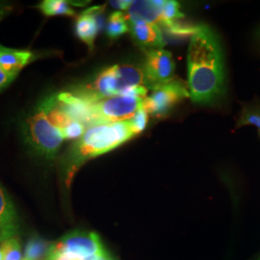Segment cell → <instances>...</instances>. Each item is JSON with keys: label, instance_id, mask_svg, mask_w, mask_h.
I'll list each match as a JSON object with an SVG mask.
<instances>
[{"label": "cell", "instance_id": "cell-8", "mask_svg": "<svg viewBox=\"0 0 260 260\" xmlns=\"http://www.w3.org/2000/svg\"><path fill=\"white\" fill-rule=\"evenodd\" d=\"M145 54L146 60L143 69L146 86L149 90L175 78L176 63L171 52L160 48L145 50Z\"/></svg>", "mask_w": 260, "mask_h": 260}, {"label": "cell", "instance_id": "cell-17", "mask_svg": "<svg viewBox=\"0 0 260 260\" xmlns=\"http://www.w3.org/2000/svg\"><path fill=\"white\" fill-rule=\"evenodd\" d=\"M254 125L260 135V105H248L243 108L237 126Z\"/></svg>", "mask_w": 260, "mask_h": 260}, {"label": "cell", "instance_id": "cell-9", "mask_svg": "<svg viewBox=\"0 0 260 260\" xmlns=\"http://www.w3.org/2000/svg\"><path fill=\"white\" fill-rule=\"evenodd\" d=\"M164 1H132L124 13L128 24L146 22L165 28L166 19L163 16Z\"/></svg>", "mask_w": 260, "mask_h": 260}, {"label": "cell", "instance_id": "cell-3", "mask_svg": "<svg viewBox=\"0 0 260 260\" xmlns=\"http://www.w3.org/2000/svg\"><path fill=\"white\" fill-rule=\"evenodd\" d=\"M142 86H146L143 67L124 64L103 70L92 83L73 93L89 101H96L125 94L131 89Z\"/></svg>", "mask_w": 260, "mask_h": 260}, {"label": "cell", "instance_id": "cell-21", "mask_svg": "<svg viewBox=\"0 0 260 260\" xmlns=\"http://www.w3.org/2000/svg\"><path fill=\"white\" fill-rule=\"evenodd\" d=\"M132 1H110L112 6L117 8L120 12H125L128 9Z\"/></svg>", "mask_w": 260, "mask_h": 260}, {"label": "cell", "instance_id": "cell-2", "mask_svg": "<svg viewBox=\"0 0 260 260\" xmlns=\"http://www.w3.org/2000/svg\"><path fill=\"white\" fill-rule=\"evenodd\" d=\"M137 135L130 120L89 126L60 160V174L66 187H70L75 174L87 161L111 151Z\"/></svg>", "mask_w": 260, "mask_h": 260}, {"label": "cell", "instance_id": "cell-13", "mask_svg": "<svg viewBox=\"0 0 260 260\" xmlns=\"http://www.w3.org/2000/svg\"><path fill=\"white\" fill-rule=\"evenodd\" d=\"M36 59L30 50L14 49L0 46V67L10 76L16 78L19 72Z\"/></svg>", "mask_w": 260, "mask_h": 260}, {"label": "cell", "instance_id": "cell-11", "mask_svg": "<svg viewBox=\"0 0 260 260\" xmlns=\"http://www.w3.org/2000/svg\"><path fill=\"white\" fill-rule=\"evenodd\" d=\"M19 232V216L15 205L3 186L0 184V241L17 238Z\"/></svg>", "mask_w": 260, "mask_h": 260}, {"label": "cell", "instance_id": "cell-6", "mask_svg": "<svg viewBox=\"0 0 260 260\" xmlns=\"http://www.w3.org/2000/svg\"><path fill=\"white\" fill-rule=\"evenodd\" d=\"M150 91L143 100V109L148 115L156 118L164 117L176 104L190 98L188 84L177 77L151 88Z\"/></svg>", "mask_w": 260, "mask_h": 260}, {"label": "cell", "instance_id": "cell-12", "mask_svg": "<svg viewBox=\"0 0 260 260\" xmlns=\"http://www.w3.org/2000/svg\"><path fill=\"white\" fill-rule=\"evenodd\" d=\"M128 33L136 45L144 50L160 49L165 46L161 28L151 23L138 22L129 24Z\"/></svg>", "mask_w": 260, "mask_h": 260}, {"label": "cell", "instance_id": "cell-5", "mask_svg": "<svg viewBox=\"0 0 260 260\" xmlns=\"http://www.w3.org/2000/svg\"><path fill=\"white\" fill-rule=\"evenodd\" d=\"M143 100L139 96L121 94L96 101H86L89 103L94 125L129 121L143 108Z\"/></svg>", "mask_w": 260, "mask_h": 260}, {"label": "cell", "instance_id": "cell-19", "mask_svg": "<svg viewBox=\"0 0 260 260\" xmlns=\"http://www.w3.org/2000/svg\"><path fill=\"white\" fill-rule=\"evenodd\" d=\"M148 113L145 111L143 108L140 110L130 121L134 127L137 134H140L143 130L145 129L147 123H148Z\"/></svg>", "mask_w": 260, "mask_h": 260}, {"label": "cell", "instance_id": "cell-22", "mask_svg": "<svg viewBox=\"0 0 260 260\" xmlns=\"http://www.w3.org/2000/svg\"><path fill=\"white\" fill-rule=\"evenodd\" d=\"M80 260H114L111 257V255L107 252V251H103L102 253L99 254H94V255H91L88 257H84Z\"/></svg>", "mask_w": 260, "mask_h": 260}, {"label": "cell", "instance_id": "cell-14", "mask_svg": "<svg viewBox=\"0 0 260 260\" xmlns=\"http://www.w3.org/2000/svg\"><path fill=\"white\" fill-rule=\"evenodd\" d=\"M45 16H69L75 17V11L71 8L70 2L64 0H44L37 6Z\"/></svg>", "mask_w": 260, "mask_h": 260}, {"label": "cell", "instance_id": "cell-1", "mask_svg": "<svg viewBox=\"0 0 260 260\" xmlns=\"http://www.w3.org/2000/svg\"><path fill=\"white\" fill-rule=\"evenodd\" d=\"M187 65L188 87L193 103L208 104L223 95V54L210 28L200 25L191 36Z\"/></svg>", "mask_w": 260, "mask_h": 260}, {"label": "cell", "instance_id": "cell-20", "mask_svg": "<svg viewBox=\"0 0 260 260\" xmlns=\"http://www.w3.org/2000/svg\"><path fill=\"white\" fill-rule=\"evenodd\" d=\"M15 78L10 76L9 75H7L3 69L0 67V91H2L3 89H5L8 85L13 82Z\"/></svg>", "mask_w": 260, "mask_h": 260}, {"label": "cell", "instance_id": "cell-10", "mask_svg": "<svg viewBox=\"0 0 260 260\" xmlns=\"http://www.w3.org/2000/svg\"><path fill=\"white\" fill-rule=\"evenodd\" d=\"M105 6H95L84 11L75 22V34L91 49L99 31L103 27Z\"/></svg>", "mask_w": 260, "mask_h": 260}, {"label": "cell", "instance_id": "cell-7", "mask_svg": "<svg viewBox=\"0 0 260 260\" xmlns=\"http://www.w3.org/2000/svg\"><path fill=\"white\" fill-rule=\"evenodd\" d=\"M51 248L71 254L78 259L105 251L100 236L93 232L74 231L67 233L58 241L51 243Z\"/></svg>", "mask_w": 260, "mask_h": 260}, {"label": "cell", "instance_id": "cell-15", "mask_svg": "<svg viewBox=\"0 0 260 260\" xmlns=\"http://www.w3.org/2000/svg\"><path fill=\"white\" fill-rule=\"evenodd\" d=\"M51 244L41 238L33 236L28 241L23 260H46Z\"/></svg>", "mask_w": 260, "mask_h": 260}, {"label": "cell", "instance_id": "cell-4", "mask_svg": "<svg viewBox=\"0 0 260 260\" xmlns=\"http://www.w3.org/2000/svg\"><path fill=\"white\" fill-rule=\"evenodd\" d=\"M22 133L29 149L34 154L46 159L55 157L65 140L62 132L48 119L42 103L25 119Z\"/></svg>", "mask_w": 260, "mask_h": 260}, {"label": "cell", "instance_id": "cell-23", "mask_svg": "<svg viewBox=\"0 0 260 260\" xmlns=\"http://www.w3.org/2000/svg\"><path fill=\"white\" fill-rule=\"evenodd\" d=\"M257 38H258V39H259V41H260V28H259V30H258V32H257Z\"/></svg>", "mask_w": 260, "mask_h": 260}, {"label": "cell", "instance_id": "cell-16", "mask_svg": "<svg viewBox=\"0 0 260 260\" xmlns=\"http://www.w3.org/2000/svg\"><path fill=\"white\" fill-rule=\"evenodd\" d=\"M129 24L123 12H114L112 13L108 19V23L106 26L107 36L115 40L121 37L124 33H128Z\"/></svg>", "mask_w": 260, "mask_h": 260}, {"label": "cell", "instance_id": "cell-18", "mask_svg": "<svg viewBox=\"0 0 260 260\" xmlns=\"http://www.w3.org/2000/svg\"><path fill=\"white\" fill-rule=\"evenodd\" d=\"M3 260H23L18 238H12L1 244Z\"/></svg>", "mask_w": 260, "mask_h": 260}, {"label": "cell", "instance_id": "cell-24", "mask_svg": "<svg viewBox=\"0 0 260 260\" xmlns=\"http://www.w3.org/2000/svg\"><path fill=\"white\" fill-rule=\"evenodd\" d=\"M259 260H260V258H259Z\"/></svg>", "mask_w": 260, "mask_h": 260}]
</instances>
